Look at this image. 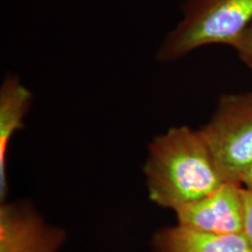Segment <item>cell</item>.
I'll return each instance as SVG.
<instances>
[{"label": "cell", "instance_id": "30bf717a", "mask_svg": "<svg viewBox=\"0 0 252 252\" xmlns=\"http://www.w3.org/2000/svg\"><path fill=\"white\" fill-rule=\"evenodd\" d=\"M239 184L243 186L244 188L251 189L252 190V166L244 173L243 175H242L241 180H239Z\"/></svg>", "mask_w": 252, "mask_h": 252}, {"label": "cell", "instance_id": "3957f363", "mask_svg": "<svg viewBox=\"0 0 252 252\" xmlns=\"http://www.w3.org/2000/svg\"><path fill=\"white\" fill-rule=\"evenodd\" d=\"M198 132L223 178L239 184L252 166V90L222 94Z\"/></svg>", "mask_w": 252, "mask_h": 252}, {"label": "cell", "instance_id": "5b68a950", "mask_svg": "<svg viewBox=\"0 0 252 252\" xmlns=\"http://www.w3.org/2000/svg\"><path fill=\"white\" fill-rule=\"evenodd\" d=\"M64 237L61 229L47 224L28 204L0 207V252H56Z\"/></svg>", "mask_w": 252, "mask_h": 252}, {"label": "cell", "instance_id": "6da1fadb", "mask_svg": "<svg viewBox=\"0 0 252 252\" xmlns=\"http://www.w3.org/2000/svg\"><path fill=\"white\" fill-rule=\"evenodd\" d=\"M144 173L151 200L173 210L207 196L226 182L200 132L185 125L153 138Z\"/></svg>", "mask_w": 252, "mask_h": 252}, {"label": "cell", "instance_id": "277c9868", "mask_svg": "<svg viewBox=\"0 0 252 252\" xmlns=\"http://www.w3.org/2000/svg\"><path fill=\"white\" fill-rule=\"evenodd\" d=\"M174 212L178 224L220 235L244 234V187L226 181L213 193Z\"/></svg>", "mask_w": 252, "mask_h": 252}, {"label": "cell", "instance_id": "9c48e42d", "mask_svg": "<svg viewBox=\"0 0 252 252\" xmlns=\"http://www.w3.org/2000/svg\"><path fill=\"white\" fill-rule=\"evenodd\" d=\"M244 209H245V224L244 235L247 236L252 245V190L244 188Z\"/></svg>", "mask_w": 252, "mask_h": 252}, {"label": "cell", "instance_id": "7a4b0ae2", "mask_svg": "<svg viewBox=\"0 0 252 252\" xmlns=\"http://www.w3.org/2000/svg\"><path fill=\"white\" fill-rule=\"evenodd\" d=\"M252 24V0H186L181 17L158 46L162 64L181 61L209 46L231 48Z\"/></svg>", "mask_w": 252, "mask_h": 252}, {"label": "cell", "instance_id": "ba28073f", "mask_svg": "<svg viewBox=\"0 0 252 252\" xmlns=\"http://www.w3.org/2000/svg\"><path fill=\"white\" fill-rule=\"evenodd\" d=\"M231 48L235 50L239 61L252 71V24L235 41Z\"/></svg>", "mask_w": 252, "mask_h": 252}, {"label": "cell", "instance_id": "8992f818", "mask_svg": "<svg viewBox=\"0 0 252 252\" xmlns=\"http://www.w3.org/2000/svg\"><path fill=\"white\" fill-rule=\"evenodd\" d=\"M34 94L17 74H6L0 86V197L7 194V152L11 140L23 130Z\"/></svg>", "mask_w": 252, "mask_h": 252}, {"label": "cell", "instance_id": "52a82bcc", "mask_svg": "<svg viewBox=\"0 0 252 252\" xmlns=\"http://www.w3.org/2000/svg\"><path fill=\"white\" fill-rule=\"evenodd\" d=\"M156 252H252L244 234L220 235L178 224L153 236Z\"/></svg>", "mask_w": 252, "mask_h": 252}]
</instances>
